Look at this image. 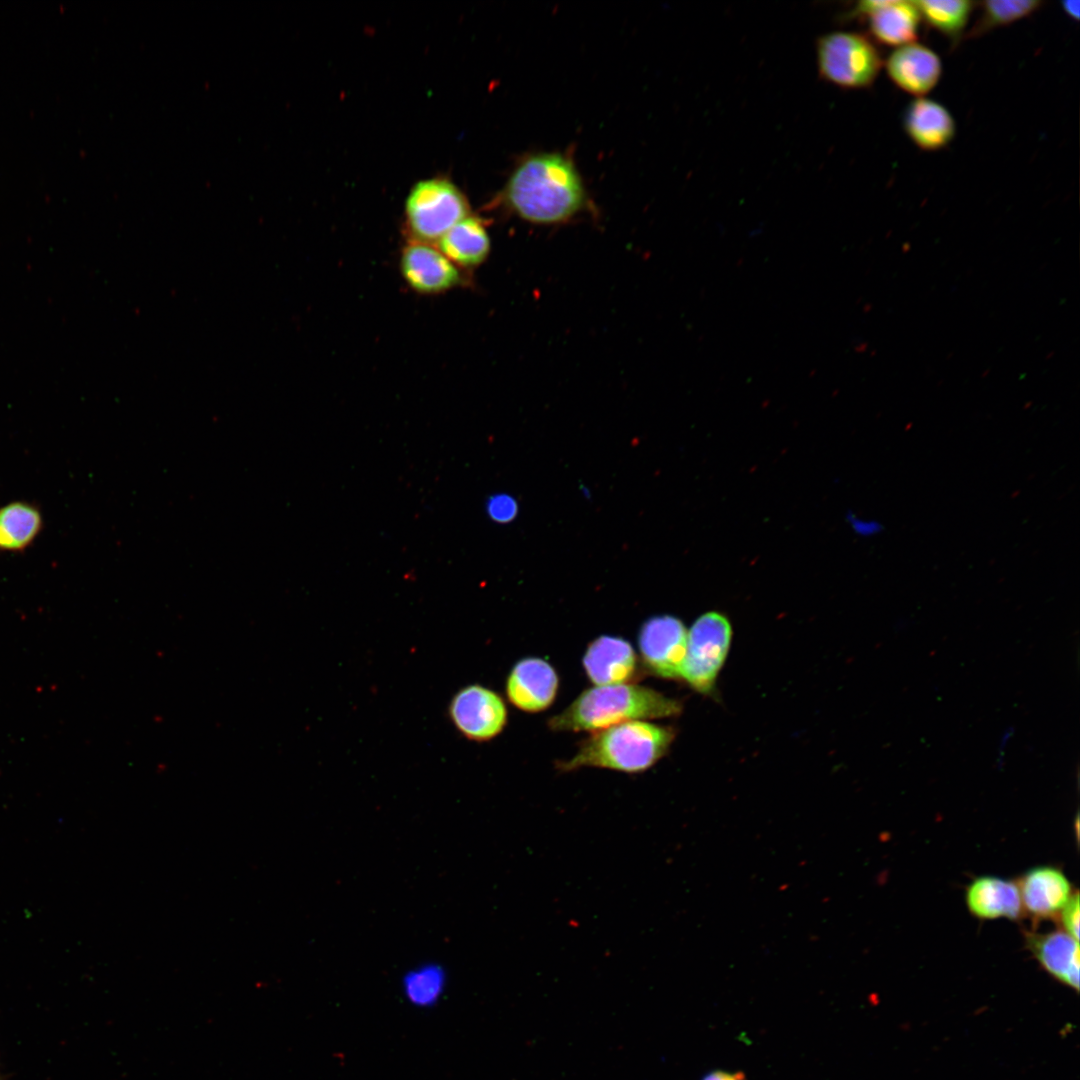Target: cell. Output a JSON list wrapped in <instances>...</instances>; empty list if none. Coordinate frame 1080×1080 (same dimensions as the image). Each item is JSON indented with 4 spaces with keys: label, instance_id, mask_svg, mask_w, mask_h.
<instances>
[{
    "label": "cell",
    "instance_id": "cell-1",
    "mask_svg": "<svg viewBox=\"0 0 1080 1080\" xmlns=\"http://www.w3.org/2000/svg\"><path fill=\"white\" fill-rule=\"evenodd\" d=\"M503 200L521 219L550 225L579 213L586 193L571 160L557 153H541L518 164L505 185Z\"/></svg>",
    "mask_w": 1080,
    "mask_h": 1080
},
{
    "label": "cell",
    "instance_id": "cell-2",
    "mask_svg": "<svg viewBox=\"0 0 1080 1080\" xmlns=\"http://www.w3.org/2000/svg\"><path fill=\"white\" fill-rule=\"evenodd\" d=\"M681 703L635 684L597 686L582 692L549 720L557 731H600L623 722L678 715Z\"/></svg>",
    "mask_w": 1080,
    "mask_h": 1080
},
{
    "label": "cell",
    "instance_id": "cell-3",
    "mask_svg": "<svg viewBox=\"0 0 1080 1080\" xmlns=\"http://www.w3.org/2000/svg\"><path fill=\"white\" fill-rule=\"evenodd\" d=\"M675 733L672 728L635 720L596 731L581 744L576 754L559 763L570 771L581 767L608 768L628 773L649 769L668 751Z\"/></svg>",
    "mask_w": 1080,
    "mask_h": 1080
},
{
    "label": "cell",
    "instance_id": "cell-4",
    "mask_svg": "<svg viewBox=\"0 0 1080 1080\" xmlns=\"http://www.w3.org/2000/svg\"><path fill=\"white\" fill-rule=\"evenodd\" d=\"M469 204L451 182H418L405 205L406 225L412 241L436 245L454 225L469 216Z\"/></svg>",
    "mask_w": 1080,
    "mask_h": 1080
},
{
    "label": "cell",
    "instance_id": "cell-5",
    "mask_svg": "<svg viewBox=\"0 0 1080 1080\" xmlns=\"http://www.w3.org/2000/svg\"><path fill=\"white\" fill-rule=\"evenodd\" d=\"M816 54L821 77L846 89L871 86L883 64L874 43L855 32H832L821 36Z\"/></svg>",
    "mask_w": 1080,
    "mask_h": 1080
},
{
    "label": "cell",
    "instance_id": "cell-6",
    "mask_svg": "<svg viewBox=\"0 0 1080 1080\" xmlns=\"http://www.w3.org/2000/svg\"><path fill=\"white\" fill-rule=\"evenodd\" d=\"M731 637L732 628L724 615L707 612L700 616L687 632L681 678L696 691L710 694L727 657Z\"/></svg>",
    "mask_w": 1080,
    "mask_h": 1080
},
{
    "label": "cell",
    "instance_id": "cell-7",
    "mask_svg": "<svg viewBox=\"0 0 1080 1080\" xmlns=\"http://www.w3.org/2000/svg\"><path fill=\"white\" fill-rule=\"evenodd\" d=\"M449 717L456 729L466 738L487 741L497 736L507 720L502 698L481 685L460 689L451 699Z\"/></svg>",
    "mask_w": 1080,
    "mask_h": 1080
},
{
    "label": "cell",
    "instance_id": "cell-8",
    "mask_svg": "<svg viewBox=\"0 0 1080 1080\" xmlns=\"http://www.w3.org/2000/svg\"><path fill=\"white\" fill-rule=\"evenodd\" d=\"M639 648L651 672L662 678H680L687 649L686 628L673 616L652 617L640 630Z\"/></svg>",
    "mask_w": 1080,
    "mask_h": 1080
},
{
    "label": "cell",
    "instance_id": "cell-9",
    "mask_svg": "<svg viewBox=\"0 0 1080 1080\" xmlns=\"http://www.w3.org/2000/svg\"><path fill=\"white\" fill-rule=\"evenodd\" d=\"M400 272L409 288L424 295L446 292L462 280L459 268L437 246L412 240L402 249Z\"/></svg>",
    "mask_w": 1080,
    "mask_h": 1080
},
{
    "label": "cell",
    "instance_id": "cell-10",
    "mask_svg": "<svg viewBox=\"0 0 1080 1080\" xmlns=\"http://www.w3.org/2000/svg\"><path fill=\"white\" fill-rule=\"evenodd\" d=\"M854 15L867 18L871 35L882 44L900 47L918 37L921 15L914 1H861Z\"/></svg>",
    "mask_w": 1080,
    "mask_h": 1080
},
{
    "label": "cell",
    "instance_id": "cell-11",
    "mask_svg": "<svg viewBox=\"0 0 1080 1080\" xmlns=\"http://www.w3.org/2000/svg\"><path fill=\"white\" fill-rule=\"evenodd\" d=\"M885 68L890 80L898 88L917 97L929 93L942 74V62L938 54L916 42L895 49L887 58Z\"/></svg>",
    "mask_w": 1080,
    "mask_h": 1080
},
{
    "label": "cell",
    "instance_id": "cell-12",
    "mask_svg": "<svg viewBox=\"0 0 1080 1080\" xmlns=\"http://www.w3.org/2000/svg\"><path fill=\"white\" fill-rule=\"evenodd\" d=\"M558 677L554 668L540 658H525L512 669L506 684L509 701L526 712L548 708L556 696Z\"/></svg>",
    "mask_w": 1080,
    "mask_h": 1080
},
{
    "label": "cell",
    "instance_id": "cell-13",
    "mask_svg": "<svg viewBox=\"0 0 1080 1080\" xmlns=\"http://www.w3.org/2000/svg\"><path fill=\"white\" fill-rule=\"evenodd\" d=\"M1019 893L1025 910L1037 919L1059 913L1071 896V884L1062 871L1039 866L1027 871L1019 881Z\"/></svg>",
    "mask_w": 1080,
    "mask_h": 1080
},
{
    "label": "cell",
    "instance_id": "cell-14",
    "mask_svg": "<svg viewBox=\"0 0 1080 1080\" xmlns=\"http://www.w3.org/2000/svg\"><path fill=\"white\" fill-rule=\"evenodd\" d=\"M583 665L589 679L597 686L623 684L636 670V655L626 640L601 636L587 648Z\"/></svg>",
    "mask_w": 1080,
    "mask_h": 1080
},
{
    "label": "cell",
    "instance_id": "cell-15",
    "mask_svg": "<svg viewBox=\"0 0 1080 1080\" xmlns=\"http://www.w3.org/2000/svg\"><path fill=\"white\" fill-rule=\"evenodd\" d=\"M904 128L913 143L926 151L944 148L956 132L955 121L949 110L939 102L924 97H918L907 106Z\"/></svg>",
    "mask_w": 1080,
    "mask_h": 1080
},
{
    "label": "cell",
    "instance_id": "cell-16",
    "mask_svg": "<svg viewBox=\"0 0 1080 1080\" xmlns=\"http://www.w3.org/2000/svg\"><path fill=\"white\" fill-rule=\"evenodd\" d=\"M1027 944L1042 968L1062 983L1079 989V942L1067 932L1030 934Z\"/></svg>",
    "mask_w": 1080,
    "mask_h": 1080
},
{
    "label": "cell",
    "instance_id": "cell-17",
    "mask_svg": "<svg viewBox=\"0 0 1080 1080\" xmlns=\"http://www.w3.org/2000/svg\"><path fill=\"white\" fill-rule=\"evenodd\" d=\"M966 904L969 911L980 919L1005 917L1014 920L1022 912L1018 886L995 876L976 878L967 888Z\"/></svg>",
    "mask_w": 1080,
    "mask_h": 1080
},
{
    "label": "cell",
    "instance_id": "cell-18",
    "mask_svg": "<svg viewBox=\"0 0 1080 1080\" xmlns=\"http://www.w3.org/2000/svg\"><path fill=\"white\" fill-rule=\"evenodd\" d=\"M436 246L458 268H472L488 257L490 238L480 219L469 215L444 234Z\"/></svg>",
    "mask_w": 1080,
    "mask_h": 1080
},
{
    "label": "cell",
    "instance_id": "cell-19",
    "mask_svg": "<svg viewBox=\"0 0 1080 1080\" xmlns=\"http://www.w3.org/2000/svg\"><path fill=\"white\" fill-rule=\"evenodd\" d=\"M43 527L37 506L13 501L0 507V551L20 552L29 547Z\"/></svg>",
    "mask_w": 1080,
    "mask_h": 1080
},
{
    "label": "cell",
    "instance_id": "cell-20",
    "mask_svg": "<svg viewBox=\"0 0 1080 1080\" xmlns=\"http://www.w3.org/2000/svg\"><path fill=\"white\" fill-rule=\"evenodd\" d=\"M914 3L928 25L955 43L964 32L976 4L967 0H920Z\"/></svg>",
    "mask_w": 1080,
    "mask_h": 1080
},
{
    "label": "cell",
    "instance_id": "cell-21",
    "mask_svg": "<svg viewBox=\"0 0 1080 1080\" xmlns=\"http://www.w3.org/2000/svg\"><path fill=\"white\" fill-rule=\"evenodd\" d=\"M447 984L445 969L437 963H423L402 978L405 999L417 1008H430L442 997Z\"/></svg>",
    "mask_w": 1080,
    "mask_h": 1080
},
{
    "label": "cell",
    "instance_id": "cell-22",
    "mask_svg": "<svg viewBox=\"0 0 1080 1080\" xmlns=\"http://www.w3.org/2000/svg\"><path fill=\"white\" fill-rule=\"evenodd\" d=\"M981 14L967 37L977 38L992 29L1008 25L1039 9V0H988L981 2Z\"/></svg>",
    "mask_w": 1080,
    "mask_h": 1080
},
{
    "label": "cell",
    "instance_id": "cell-23",
    "mask_svg": "<svg viewBox=\"0 0 1080 1080\" xmlns=\"http://www.w3.org/2000/svg\"><path fill=\"white\" fill-rule=\"evenodd\" d=\"M487 512L491 519L499 523L512 521L518 513L516 500L507 494L491 496L487 502Z\"/></svg>",
    "mask_w": 1080,
    "mask_h": 1080
},
{
    "label": "cell",
    "instance_id": "cell-24",
    "mask_svg": "<svg viewBox=\"0 0 1080 1080\" xmlns=\"http://www.w3.org/2000/svg\"><path fill=\"white\" fill-rule=\"evenodd\" d=\"M1062 923L1066 932L1079 940V895H1071L1061 910Z\"/></svg>",
    "mask_w": 1080,
    "mask_h": 1080
},
{
    "label": "cell",
    "instance_id": "cell-25",
    "mask_svg": "<svg viewBox=\"0 0 1080 1080\" xmlns=\"http://www.w3.org/2000/svg\"><path fill=\"white\" fill-rule=\"evenodd\" d=\"M702 1080H745L740 1072L730 1073L726 1071H713L704 1076Z\"/></svg>",
    "mask_w": 1080,
    "mask_h": 1080
},
{
    "label": "cell",
    "instance_id": "cell-26",
    "mask_svg": "<svg viewBox=\"0 0 1080 1080\" xmlns=\"http://www.w3.org/2000/svg\"><path fill=\"white\" fill-rule=\"evenodd\" d=\"M1062 9L1071 18L1078 20L1080 14V2L1078 0H1067L1061 2Z\"/></svg>",
    "mask_w": 1080,
    "mask_h": 1080
}]
</instances>
